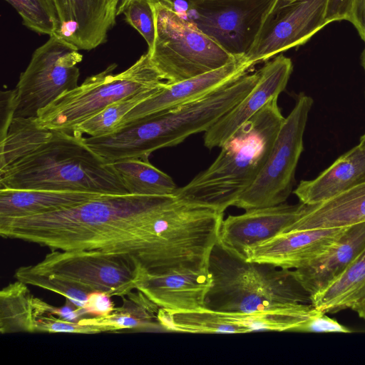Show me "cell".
Segmentation results:
<instances>
[{"label": "cell", "mask_w": 365, "mask_h": 365, "mask_svg": "<svg viewBox=\"0 0 365 365\" xmlns=\"http://www.w3.org/2000/svg\"><path fill=\"white\" fill-rule=\"evenodd\" d=\"M173 195H103L52 212L0 218V235L51 250H96L129 257L148 271L154 223Z\"/></svg>", "instance_id": "6da1fadb"}, {"label": "cell", "mask_w": 365, "mask_h": 365, "mask_svg": "<svg viewBox=\"0 0 365 365\" xmlns=\"http://www.w3.org/2000/svg\"><path fill=\"white\" fill-rule=\"evenodd\" d=\"M269 101L220 147L214 162L173 195L190 204L223 212L250 187L263 168L284 120Z\"/></svg>", "instance_id": "7a4b0ae2"}, {"label": "cell", "mask_w": 365, "mask_h": 365, "mask_svg": "<svg viewBox=\"0 0 365 365\" xmlns=\"http://www.w3.org/2000/svg\"><path fill=\"white\" fill-rule=\"evenodd\" d=\"M1 189L129 194L111 163L93 151L83 135L56 130L34 151L0 169Z\"/></svg>", "instance_id": "3957f363"}, {"label": "cell", "mask_w": 365, "mask_h": 365, "mask_svg": "<svg viewBox=\"0 0 365 365\" xmlns=\"http://www.w3.org/2000/svg\"><path fill=\"white\" fill-rule=\"evenodd\" d=\"M259 76V71L247 72L197 100L123 125L104 138L108 156L113 160L148 159L156 150L206 132L250 93Z\"/></svg>", "instance_id": "277c9868"}, {"label": "cell", "mask_w": 365, "mask_h": 365, "mask_svg": "<svg viewBox=\"0 0 365 365\" xmlns=\"http://www.w3.org/2000/svg\"><path fill=\"white\" fill-rule=\"evenodd\" d=\"M212 279L206 309L252 314L279 311L311 304V296L293 270L250 262L236 256L217 242L208 262Z\"/></svg>", "instance_id": "5b68a950"}, {"label": "cell", "mask_w": 365, "mask_h": 365, "mask_svg": "<svg viewBox=\"0 0 365 365\" xmlns=\"http://www.w3.org/2000/svg\"><path fill=\"white\" fill-rule=\"evenodd\" d=\"M116 67L115 63L110 64L104 71L86 78L75 88L61 94L38 111L36 118L38 126L72 133L76 125L110 104L166 83L148 52L126 70L113 73Z\"/></svg>", "instance_id": "8992f818"}, {"label": "cell", "mask_w": 365, "mask_h": 365, "mask_svg": "<svg viewBox=\"0 0 365 365\" xmlns=\"http://www.w3.org/2000/svg\"><path fill=\"white\" fill-rule=\"evenodd\" d=\"M153 6L155 37L151 62L168 83H178L217 69L234 60L185 18L160 0Z\"/></svg>", "instance_id": "52a82bcc"}, {"label": "cell", "mask_w": 365, "mask_h": 365, "mask_svg": "<svg viewBox=\"0 0 365 365\" xmlns=\"http://www.w3.org/2000/svg\"><path fill=\"white\" fill-rule=\"evenodd\" d=\"M313 99L300 93L280 128L263 168L234 206L245 210L277 205L287 200L303 151V135Z\"/></svg>", "instance_id": "ba28073f"}, {"label": "cell", "mask_w": 365, "mask_h": 365, "mask_svg": "<svg viewBox=\"0 0 365 365\" xmlns=\"http://www.w3.org/2000/svg\"><path fill=\"white\" fill-rule=\"evenodd\" d=\"M83 55L66 40L51 36L37 48L16 86L14 118H36L38 111L63 92L77 87Z\"/></svg>", "instance_id": "9c48e42d"}, {"label": "cell", "mask_w": 365, "mask_h": 365, "mask_svg": "<svg viewBox=\"0 0 365 365\" xmlns=\"http://www.w3.org/2000/svg\"><path fill=\"white\" fill-rule=\"evenodd\" d=\"M33 267L88 293L121 297L136 290L145 272L129 257L96 250H52Z\"/></svg>", "instance_id": "30bf717a"}, {"label": "cell", "mask_w": 365, "mask_h": 365, "mask_svg": "<svg viewBox=\"0 0 365 365\" xmlns=\"http://www.w3.org/2000/svg\"><path fill=\"white\" fill-rule=\"evenodd\" d=\"M278 0H190L187 18L233 56L246 55Z\"/></svg>", "instance_id": "8fae6325"}, {"label": "cell", "mask_w": 365, "mask_h": 365, "mask_svg": "<svg viewBox=\"0 0 365 365\" xmlns=\"http://www.w3.org/2000/svg\"><path fill=\"white\" fill-rule=\"evenodd\" d=\"M327 0H297L277 4L266 17L257 38L245 55L253 66L305 43L328 24Z\"/></svg>", "instance_id": "7c38bea8"}, {"label": "cell", "mask_w": 365, "mask_h": 365, "mask_svg": "<svg viewBox=\"0 0 365 365\" xmlns=\"http://www.w3.org/2000/svg\"><path fill=\"white\" fill-rule=\"evenodd\" d=\"M307 205L282 203L253 208L222 220L217 243L245 259L247 249L284 232L304 212Z\"/></svg>", "instance_id": "4fadbf2b"}, {"label": "cell", "mask_w": 365, "mask_h": 365, "mask_svg": "<svg viewBox=\"0 0 365 365\" xmlns=\"http://www.w3.org/2000/svg\"><path fill=\"white\" fill-rule=\"evenodd\" d=\"M292 69V60L282 54L267 62L259 70V79L250 93L204 133L205 146L220 148L269 101L278 97L285 89Z\"/></svg>", "instance_id": "5bb4252c"}, {"label": "cell", "mask_w": 365, "mask_h": 365, "mask_svg": "<svg viewBox=\"0 0 365 365\" xmlns=\"http://www.w3.org/2000/svg\"><path fill=\"white\" fill-rule=\"evenodd\" d=\"M253 66L245 55L237 56L217 69L178 83H165L158 93L128 112L118 129L143 117L197 100L245 74Z\"/></svg>", "instance_id": "9a60e30c"}, {"label": "cell", "mask_w": 365, "mask_h": 365, "mask_svg": "<svg viewBox=\"0 0 365 365\" xmlns=\"http://www.w3.org/2000/svg\"><path fill=\"white\" fill-rule=\"evenodd\" d=\"M346 227L284 232L247 249L245 259L283 269H298L324 255Z\"/></svg>", "instance_id": "2e32d148"}, {"label": "cell", "mask_w": 365, "mask_h": 365, "mask_svg": "<svg viewBox=\"0 0 365 365\" xmlns=\"http://www.w3.org/2000/svg\"><path fill=\"white\" fill-rule=\"evenodd\" d=\"M60 19L55 36L80 50L90 51L106 42L116 22L121 0H54Z\"/></svg>", "instance_id": "e0dca14e"}, {"label": "cell", "mask_w": 365, "mask_h": 365, "mask_svg": "<svg viewBox=\"0 0 365 365\" xmlns=\"http://www.w3.org/2000/svg\"><path fill=\"white\" fill-rule=\"evenodd\" d=\"M212 279L207 271L153 274L145 272L136 287L160 308L172 312L205 308Z\"/></svg>", "instance_id": "ac0fdd59"}, {"label": "cell", "mask_w": 365, "mask_h": 365, "mask_svg": "<svg viewBox=\"0 0 365 365\" xmlns=\"http://www.w3.org/2000/svg\"><path fill=\"white\" fill-rule=\"evenodd\" d=\"M364 250L365 221L346 227L324 255L293 269L294 274L312 298L338 278Z\"/></svg>", "instance_id": "d6986e66"}, {"label": "cell", "mask_w": 365, "mask_h": 365, "mask_svg": "<svg viewBox=\"0 0 365 365\" xmlns=\"http://www.w3.org/2000/svg\"><path fill=\"white\" fill-rule=\"evenodd\" d=\"M365 182V145L359 143L314 180H302L293 191L300 202L315 205Z\"/></svg>", "instance_id": "ffe728a7"}, {"label": "cell", "mask_w": 365, "mask_h": 365, "mask_svg": "<svg viewBox=\"0 0 365 365\" xmlns=\"http://www.w3.org/2000/svg\"><path fill=\"white\" fill-rule=\"evenodd\" d=\"M106 194L48 190H0V218L52 212L70 208Z\"/></svg>", "instance_id": "44dd1931"}, {"label": "cell", "mask_w": 365, "mask_h": 365, "mask_svg": "<svg viewBox=\"0 0 365 365\" xmlns=\"http://www.w3.org/2000/svg\"><path fill=\"white\" fill-rule=\"evenodd\" d=\"M365 221V182L319 205H307L285 232L344 227Z\"/></svg>", "instance_id": "7402d4cb"}, {"label": "cell", "mask_w": 365, "mask_h": 365, "mask_svg": "<svg viewBox=\"0 0 365 365\" xmlns=\"http://www.w3.org/2000/svg\"><path fill=\"white\" fill-rule=\"evenodd\" d=\"M324 313L349 309L365 320V250L331 284L311 298Z\"/></svg>", "instance_id": "603a6c76"}, {"label": "cell", "mask_w": 365, "mask_h": 365, "mask_svg": "<svg viewBox=\"0 0 365 365\" xmlns=\"http://www.w3.org/2000/svg\"><path fill=\"white\" fill-rule=\"evenodd\" d=\"M123 304L106 316L82 318L78 322L91 324L102 332L123 330H163L158 319L160 307L140 291L122 297ZM164 331V330H163Z\"/></svg>", "instance_id": "cb8c5ba5"}, {"label": "cell", "mask_w": 365, "mask_h": 365, "mask_svg": "<svg viewBox=\"0 0 365 365\" xmlns=\"http://www.w3.org/2000/svg\"><path fill=\"white\" fill-rule=\"evenodd\" d=\"M159 322L164 331L191 334L249 333L237 313L201 310L172 312L160 308Z\"/></svg>", "instance_id": "d4e9b609"}, {"label": "cell", "mask_w": 365, "mask_h": 365, "mask_svg": "<svg viewBox=\"0 0 365 365\" xmlns=\"http://www.w3.org/2000/svg\"><path fill=\"white\" fill-rule=\"evenodd\" d=\"M128 192L131 195L163 196L177 189L171 177L145 158H124L110 163Z\"/></svg>", "instance_id": "484cf974"}, {"label": "cell", "mask_w": 365, "mask_h": 365, "mask_svg": "<svg viewBox=\"0 0 365 365\" xmlns=\"http://www.w3.org/2000/svg\"><path fill=\"white\" fill-rule=\"evenodd\" d=\"M27 284L16 280L0 292V332H35L34 297Z\"/></svg>", "instance_id": "4316f807"}, {"label": "cell", "mask_w": 365, "mask_h": 365, "mask_svg": "<svg viewBox=\"0 0 365 365\" xmlns=\"http://www.w3.org/2000/svg\"><path fill=\"white\" fill-rule=\"evenodd\" d=\"M55 132L38 126L36 118H14L5 138L0 142V169L34 151Z\"/></svg>", "instance_id": "83f0119b"}, {"label": "cell", "mask_w": 365, "mask_h": 365, "mask_svg": "<svg viewBox=\"0 0 365 365\" xmlns=\"http://www.w3.org/2000/svg\"><path fill=\"white\" fill-rule=\"evenodd\" d=\"M165 84L157 88L137 93L110 104L101 112L76 125L72 133L81 135L87 134L90 137L104 136L114 133L128 112L158 93Z\"/></svg>", "instance_id": "f1b7e54d"}, {"label": "cell", "mask_w": 365, "mask_h": 365, "mask_svg": "<svg viewBox=\"0 0 365 365\" xmlns=\"http://www.w3.org/2000/svg\"><path fill=\"white\" fill-rule=\"evenodd\" d=\"M20 15L23 24L39 34L56 35L60 29L54 0H4Z\"/></svg>", "instance_id": "f546056e"}, {"label": "cell", "mask_w": 365, "mask_h": 365, "mask_svg": "<svg viewBox=\"0 0 365 365\" xmlns=\"http://www.w3.org/2000/svg\"><path fill=\"white\" fill-rule=\"evenodd\" d=\"M14 277L26 284L62 295L78 308L83 309L87 302L88 292L56 276L38 271L33 265L20 267L15 271Z\"/></svg>", "instance_id": "4dcf8cb0"}, {"label": "cell", "mask_w": 365, "mask_h": 365, "mask_svg": "<svg viewBox=\"0 0 365 365\" xmlns=\"http://www.w3.org/2000/svg\"><path fill=\"white\" fill-rule=\"evenodd\" d=\"M154 0H121L117 16L123 14L125 21L143 37L148 50H153L155 37Z\"/></svg>", "instance_id": "1f68e13d"}, {"label": "cell", "mask_w": 365, "mask_h": 365, "mask_svg": "<svg viewBox=\"0 0 365 365\" xmlns=\"http://www.w3.org/2000/svg\"><path fill=\"white\" fill-rule=\"evenodd\" d=\"M35 331L48 333L98 334L101 329L91 324L71 322L56 317L54 315H40L36 319Z\"/></svg>", "instance_id": "d6a6232c"}, {"label": "cell", "mask_w": 365, "mask_h": 365, "mask_svg": "<svg viewBox=\"0 0 365 365\" xmlns=\"http://www.w3.org/2000/svg\"><path fill=\"white\" fill-rule=\"evenodd\" d=\"M34 307L36 317L40 315H56L58 317L71 322H78L86 313L83 309L78 308L72 302L66 299V304L62 307L50 305L39 298H34Z\"/></svg>", "instance_id": "836d02e7"}, {"label": "cell", "mask_w": 365, "mask_h": 365, "mask_svg": "<svg viewBox=\"0 0 365 365\" xmlns=\"http://www.w3.org/2000/svg\"><path fill=\"white\" fill-rule=\"evenodd\" d=\"M18 106L16 89L2 91L0 93V142L9 130Z\"/></svg>", "instance_id": "e575fe53"}, {"label": "cell", "mask_w": 365, "mask_h": 365, "mask_svg": "<svg viewBox=\"0 0 365 365\" xmlns=\"http://www.w3.org/2000/svg\"><path fill=\"white\" fill-rule=\"evenodd\" d=\"M297 331L349 333L351 331L337 321L327 317L325 313L319 311L300 326Z\"/></svg>", "instance_id": "d590c367"}, {"label": "cell", "mask_w": 365, "mask_h": 365, "mask_svg": "<svg viewBox=\"0 0 365 365\" xmlns=\"http://www.w3.org/2000/svg\"><path fill=\"white\" fill-rule=\"evenodd\" d=\"M87 314L93 317L106 316L115 309L110 296L101 292H90L83 308Z\"/></svg>", "instance_id": "8d00e7d4"}, {"label": "cell", "mask_w": 365, "mask_h": 365, "mask_svg": "<svg viewBox=\"0 0 365 365\" xmlns=\"http://www.w3.org/2000/svg\"><path fill=\"white\" fill-rule=\"evenodd\" d=\"M354 0H327L325 19L328 24L349 19Z\"/></svg>", "instance_id": "74e56055"}, {"label": "cell", "mask_w": 365, "mask_h": 365, "mask_svg": "<svg viewBox=\"0 0 365 365\" xmlns=\"http://www.w3.org/2000/svg\"><path fill=\"white\" fill-rule=\"evenodd\" d=\"M349 21L365 42V0H354Z\"/></svg>", "instance_id": "f35d334b"}, {"label": "cell", "mask_w": 365, "mask_h": 365, "mask_svg": "<svg viewBox=\"0 0 365 365\" xmlns=\"http://www.w3.org/2000/svg\"><path fill=\"white\" fill-rule=\"evenodd\" d=\"M187 1V3L190 1V0H162V1L167 4L168 6H170L171 8H173L174 10H175V5L177 4L178 1Z\"/></svg>", "instance_id": "ab89813d"}, {"label": "cell", "mask_w": 365, "mask_h": 365, "mask_svg": "<svg viewBox=\"0 0 365 365\" xmlns=\"http://www.w3.org/2000/svg\"><path fill=\"white\" fill-rule=\"evenodd\" d=\"M361 66L365 71V48L364 49V51L361 55Z\"/></svg>", "instance_id": "60d3db41"}, {"label": "cell", "mask_w": 365, "mask_h": 365, "mask_svg": "<svg viewBox=\"0 0 365 365\" xmlns=\"http://www.w3.org/2000/svg\"><path fill=\"white\" fill-rule=\"evenodd\" d=\"M359 143H361L363 145H365V133L361 137Z\"/></svg>", "instance_id": "b9f144b4"}, {"label": "cell", "mask_w": 365, "mask_h": 365, "mask_svg": "<svg viewBox=\"0 0 365 365\" xmlns=\"http://www.w3.org/2000/svg\"><path fill=\"white\" fill-rule=\"evenodd\" d=\"M281 1H282V3H289V2H292V1H294L297 0H278V3L280 2Z\"/></svg>", "instance_id": "7bdbcfd3"}]
</instances>
